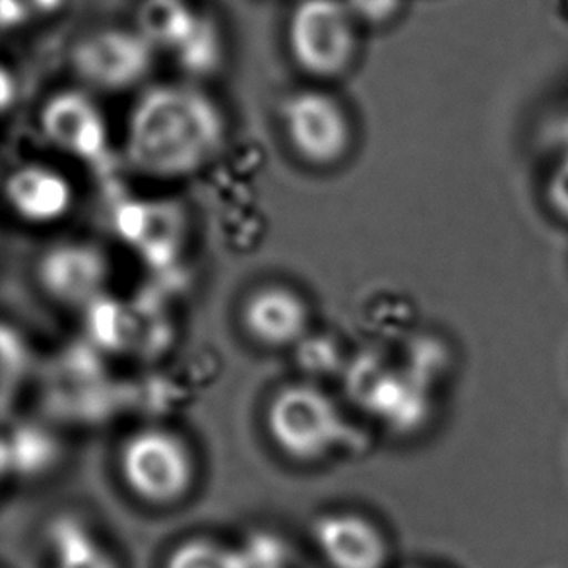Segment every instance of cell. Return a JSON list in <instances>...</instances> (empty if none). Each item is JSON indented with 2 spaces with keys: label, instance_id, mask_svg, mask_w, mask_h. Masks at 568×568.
Returning a JSON list of instances; mask_svg holds the SVG:
<instances>
[{
  "label": "cell",
  "instance_id": "7",
  "mask_svg": "<svg viewBox=\"0 0 568 568\" xmlns=\"http://www.w3.org/2000/svg\"><path fill=\"white\" fill-rule=\"evenodd\" d=\"M39 123L54 148L77 160H95L108 148V121L85 88H67L49 95Z\"/></svg>",
  "mask_w": 568,
  "mask_h": 568
},
{
  "label": "cell",
  "instance_id": "17",
  "mask_svg": "<svg viewBox=\"0 0 568 568\" xmlns=\"http://www.w3.org/2000/svg\"><path fill=\"white\" fill-rule=\"evenodd\" d=\"M12 460L18 474L33 476L51 464L53 448L45 440H41V437H22L18 440V445H14Z\"/></svg>",
  "mask_w": 568,
  "mask_h": 568
},
{
  "label": "cell",
  "instance_id": "11",
  "mask_svg": "<svg viewBox=\"0 0 568 568\" xmlns=\"http://www.w3.org/2000/svg\"><path fill=\"white\" fill-rule=\"evenodd\" d=\"M8 200L28 222L59 220L72 206V186L61 171L31 163L16 170L7 185Z\"/></svg>",
  "mask_w": 568,
  "mask_h": 568
},
{
  "label": "cell",
  "instance_id": "3",
  "mask_svg": "<svg viewBox=\"0 0 568 568\" xmlns=\"http://www.w3.org/2000/svg\"><path fill=\"white\" fill-rule=\"evenodd\" d=\"M158 54L134 23H105L82 31L70 43L69 64L85 90L121 93L146 82Z\"/></svg>",
  "mask_w": 568,
  "mask_h": 568
},
{
  "label": "cell",
  "instance_id": "10",
  "mask_svg": "<svg viewBox=\"0 0 568 568\" xmlns=\"http://www.w3.org/2000/svg\"><path fill=\"white\" fill-rule=\"evenodd\" d=\"M316 546L334 568H383L386 541L362 516L326 515L316 520Z\"/></svg>",
  "mask_w": 568,
  "mask_h": 568
},
{
  "label": "cell",
  "instance_id": "18",
  "mask_svg": "<svg viewBox=\"0 0 568 568\" xmlns=\"http://www.w3.org/2000/svg\"><path fill=\"white\" fill-rule=\"evenodd\" d=\"M546 199L555 214L568 222V150H562L547 175Z\"/></svg>",
  "mask_w": 568,
  "mask_h": 568
},
{
  "label": "cell",
  "instance_id": "5",
  "mask_svg": "<svg viewBox=\"0 0 568 568\" xmlns=\"http://www.w3.org/2000/svg\"><path fill=\"white\" fill-rule=\"evenodd\" d=\"M280 119L293 152L315 168H331L354 144L352 119L342 101L321 88H305L282 101Z\"/></svg>",
  "mask_w": 568,
  "mask_h": 568
},
{
  "label": "cell",
  "instance_id": "8",
  "mask_svg": "<svg viewBox=\"0 0 568 568\" xmlns=\"http://www.w3.org/2000/svg\"><path fill=\"white\" fill-rule=\"evenodd\" d=\"M39 282L53 300L64 305H84L108 284L109 262L90 243H59L39 261Z\"/></svg>",
  "mask_w": 568,
  "mask_h": 568
},
{
  "label": "cell",
  "instance_id": "12",
  "mask_svg": "<svg viewBox=\"0 0 568 568\" xmlns=\"http://www.w3.org/2000/svg\"><path fill=\"white\" fill-rule=\"evenodd\" d=\"M189 80H204L222 69L227 59V31L222 16L204 7L192 30L170 53Z\"/></svg>",
  "mask_w": 568,
  "mask_h": 568
},
{
  "label": "cell",
  "instance_id": "14",
  "mask_svg": "<svg viewBox=\"0 0 568 568\" xmlns=\"http://www.w3.org/2000/svg\"><path fill=\"white\" fill-rule=\"evenodd\" d=\"M69 0H0L2 30L23 31L61 14Z\"/></svg>",
  "mask_w": 568,
  "mask_h": 568
},
{
  "label": "cell",
  "instance_id": "16",
  "mask_svg": "<svg viewBox=\"0 0 568 568\" xmlns=\"http://www.w3.org/2000/svg\"><path fill=\"white\" fill-rule=\"evenodd\" d=\"M363 31L388 30L406 14L407 0H344Z\"/></svg>",
  "mask_w": 568,
  "mask_h": 568
},
{
  "label": "cell",
  "instance_id": "15",
  "mask_svg": "<svg viewBox=\"0 0 568 568\" xmlns=\"http://www.w3.org/2000/svg\"><path fill=\"white\" fill-rule=\"evenodd\" d=\"M168 568H245V562L239 551L196 539L175 549Z\"/></svg>",
  "mask_w": 568,
  "mask_h": 568
},
{
  "label": "cell",
  "instance_id": "9",
  "mask_svg": "<svg viewBox=\"0 0 568 568\" xmlns=\"http://www.w3.org/2000/svg\"><path fill=\"white\" fill-rule=\"evenodd\" d=\"M307 303L285 285H264L243 305V326L261 346L285 347L300 342L308 328Z\"/></svg>",
  "mask_w": 568,
  "mask_h": 568
},
{
  "label": "cell",
  "instance_id": "1",
  "mask_svg": "<svg viewBox=\"0 0 568 568\" xmlns=\"http://www.w3.org/2000/svg\"><path fill=\"white\" fill-rule=\"evenodd\" d=\"M227 136L220 103L196 80L148 85L132 103L124 154L154 179L189 178L214 162Z\"/></svg>",
  "mask_w": 568,
  "mask_h": 568
},
{
  "label": "cell",
  "instance_id": "13",
  "mask_svg": "<svg viewBox=\"0 0 568 568\" xmlns=\"http://www.w3.org/2000/svg\"><path fill=\"white\" fill-rule=\"evenodd\" d=\"M54 568H116L90 531L74 520H59L51 528Z\"/></svg>",
  "mask_w": 568,
  "mask_h": 568
},
{
  "label": "cell",
  "instance_id": "2",
  "mask_svg": "<svg viewBox=\"0 0 568 568\" xmlns=\"http://www.w3.org/2000/svg\"><path fill=\"white\" fill-rule=\"evenodd\" d=\"M363 36L344 0H292L285 10V53L311 80L346 77L359 61Z\"/></svg>",
  "mask_w": 568,
  "mask_h": 568
},
{
  "label": "cell",
  "instance_id": "6",
  "mask_svg": "<svg viewBox=\"0 0 568 568\" xmlns=\"http://www.w3.org/2000/svg\"><path fill=\"white\" fill-rule=\"evenodd\" d=\"M124 481L140 499L175 503L191 487L194 464L185 440L160 427L136 430L121 450Z\"/></svg>",
  "mask_w": 568,
  "mask_h": 568
},
{
  "label": "cell",
  "instance_id": "4",
  "mask_svg": "<svg viewBox=\"0 0 568 568\" xmlns=\"http://www.w3.org/2000/svg\"><path fill=\"white\" fill-rule=\"evenodd\" d=\"M266 429L285 456L318 460L339 445L344 417L326 392L311 384H290L270 399Z\"/></svg>",
  "mask_w": 568,
  "mask_h": 568
}]
</instances>
